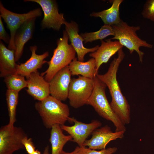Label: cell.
I'll use <instances>...</instances> for the list:
<instances>
[{"label": "cell", "instance_id": "obj_1", "mask_svg": "<svg viewBox=\"0 0 154 154\" xmlns=\"http://www.w3.org/2000/svg\"><path fill=\"white\" fill-rule=\"evenodd\" d=\"M125 56L122 48L118 52L117 58L110 64L107 72L103 74L96 75L98 78L107 86L112 97L110 103L114 112L124 125L130 121V107L126 98L121 92L117 78V74L119 65Z\"/></svg>", "mask_w": 154, "mask_h": 154}, {"label": "cell", "instance_id": "obj_2", "mask_svg": "<svg viewBox=\"0 0 154 154\" xmlns=\"http://www.w3.org/2000/svg\"><path fill=\"white\" fill-rule=\"evenodd\" d=\"M35 108L44 126L48 129L56 125H64L69 117L68 106L50 95L36 103Z\"/></svg>", "mask_w": 154, "mask_h": 154}, {"label": "cell", "instance_id": "obj_3", "mask_svg": "<svg viewBox=\"0 0 154 154\" xmlns=\"http://www.w3.org/2000/svg\"><path fill=\"white\" fill-rule=\"evenodd\" d=\"M92 93L86 104L92 106L101 117L112 122L116 127L115 131L125 132L124 125L114 112L109 103L105 93L107 87L96 76Z\"/></svg>", "mask_w": 154, "mask_h": 154}, {"label": "cell", "instance_id": "obj_4", "mask_svg": "<svg viewBox=\"0 0 154 154\" xmlns=\"http://www.w3.org/2000/svg\"><path fill=\"white\" fill-rule=\"evenodd\" d=\"M69 37L66 30L63 31L62 37L57 41V46L54 50L50 60L48 61V67L40 75L49 82L60 70L68 66L76 58V52L68 43Z\"/></svg>", "mask_w": 154, "mask_h": 154}, {"label": "cell", "instance_id": "obj_5", "mask_svg": "<svg viewBox=\"0 0 154 154\" xmlns=\"http://www.w3.org/2000/svg\"><path fill=\"white\" fill-rule=\"evenodd\" d=\"M111 26L114 35L109 39L118 40L129 50L130 54L136 51L138 55L139 61L142 62L144 54L139 50V48L143 47L151 48L153 46L138 36L136 32L140 29V27L129 26L122 20L117 24Z\"/></svg>", "mask_w": 154, "mask_h": 154}, {"label": "cell", "instance_id": "obj_6", "mask_svg": "<svg viewBox=\"0 0 154 154\" xmlns=\"http://www.w3.org/2000/svg\"><path fill=\"white\" fill-rule=\"evenodd\" d=\"M94 79L79 76L77 78L71 79L68 98L72 107L77 108L86 104L93 91Z\"/></svg>", "mask_w": 154, "mask_h": 154}, {"label": "cell", "instance_id": "obj_7", "mask_svg": "<svg viewBox=\"0 0 154 154\" xmlns=\"http://www.w3.org/2000/svg\"><path fill=\"white\" fill-rule=\"evenodd\" d=\"M27 134L21 127L9 124L0 129V154H13L25 149L23 139Z\"/></svg>", "mask_w": 154, "mask_h": 154}, {"label": "cell", "instance_id": "obj_8", "mask_svg": "<svg viewBox=\"0 0 154 154\" xmlns=\"http://www.w3.org/2000/svg\"><path fill=\"white\" fill-rule=\"evenodd\" d=\"M0 17L6 23L10 33V40L8 48L15 50L14 39L16 33L20 26L26 21L32 18L40 16L42 12L40 8H37L23 14H18L6 9L0 2Z\"/></svg>", "mask_w": 154, "mask_h": 154}, {"label": "cell", "instance_id": "obj_9", "mask_svg": "<svg viewBox=\"0 0 154 154\" xmlns=\"http://www.w3.org/2000/svg\"><path fill=\"white\" fill-rule=\"evenodd\" d=\"M24 1L35 2L41 7L44 14L41 22L43 28H52L58 31L66 21L63 14L60 13L56 2L52 0H25Z\"/></svg>", "mask_w": 154, "mask_h": 154}, {"label": "cell", "instance_id": "obj_10", "mask_svg": "<svg viewBox=\"0 0 154 154\" xmlns=\"http://www.w3.org/2000/svg\"><path fill=\"white\" fill-rule=\"evenodd\" d=\"M68 121L73 123L74 125L71 126L64 125H60L61 127L72 137V141L77 143L80 147L83 146L88 137L102 124L100 121L96 120H93L89 123H85L70 117Z\"/></svg>", "mask_w": 154, "mask_h": 154}, {"label": "cell", "instance_id": "obj_11", "mask_svg": "<svg viewBox=\"0 0 154 154\" xmlns=\"http://www.w3.org/2000/svg\"><path fill=\"white\" fill-rule=\"evenodd\" d=\"M71 76L68 66L58 72L48 82L50 96L61 101L68 98Z\"/></svg>", "mask_w": 154, "mask_h": 154}, {"label": "cell", "instance_id": "obj_12", "mask_svg": "<svg viewBox=\"0 0 154 154\" xmlns=\"http://www.w3.org/2000/svg\"><path fill=\"white\" fill-rule=\"evenodd\" d=\"M125 132L123 131L113 132L110 127L106 125L94 130L92 134L91 138L85 141L83 146L95 150L105 149L112 141L123 138Z\"/></svg>", "mask_w": 154, "mask_h": 154}, {"label": "cell", "instance_id": "obj_13", "mask_svg": "<svg viewBox=\"0 0 154 154\" xmlns=\"http://www.w3.org/2000/svg\"><path fill=\"white\" fill-rule=\"evenodd\" d=\"M26 78L27 88L26 91L34 99L41 101L50 95L48 82L38 70Z\"/></svg>", "mask_w": 154, "mask_h": 154}, {"label": "cell", "instance_id": "obj_14", "mask_svg": "<svg viewBox=\"0 0 154 154\" xmlns=\"http://www.w3.org/2000/svg\"><path fill=\"white\" fill-rule=\"evenodd\" d=\"M64 25L71 44L77 54L78 60L84 62L85 55L88 53H91L96 51L99 47V45L91 48L85 47L83 44V39L78 34L79 28L78 24L73 21L70 23L66 21Z\"/></svg>", "mask_w": 154, "mask_h": 154}, {"label": "cell", "instance_id": "obj_15", "mask_svg": "<svg viewBox=\"0 0 154 154\" xmlns=\"http://www.w3.org/2000/svg\"><path fill=\"white\" fill-rule=\"evenodd\" d=\"M97 50L89 54L90 56L95 60L97 74L101 65L107 63L112 56L123 46L117 40L113 41L109 39L105 41L102 40Z\"/></svg>", "mask_w": 154, "mask_h": 154}, {"label": "cell", "instance_id": "obj_16", "mask_svg": "<svg viewBox=\"0 0 154 154\" xmlns=\"http://www.w3.org/2000/svg\"><path fill=\"white\" fill-rule=\"evenodd\" d=\"M37 49L36 45L30 47V50L31 52L30 58L25 62L17 65L16 74L27 77L32 73L40 68L44 64L47 63L48 61L44 60L48 56V52L38 55L36 53Z\"/></svg>", "mask_w": 154, "mask_h": 154}, {"label": "cell", "instance_id": "obj_17", "mask_svg": "<svg viewBox=\"0 0 154 154\" xmlns=\"http://www.w3.org/2000/svg\"><path fill=\"white\" fill-rule=\"evenodd\" d=\"M35 19L32 18L26 21L20 26L16 33L14 39L16 62L18 61L21 56L25 44L32 38Z\"/></svg>", "mask_w": 154, "mask_h": 154}, {"label": "cell", "instance_id": "obj_18", "mask_svg": "<svg viewBox=\"0 0 154 154\" xmlns=\"http://www.w3.org/2000/svg\"><path fill=\"white\" fill-rule=\"evenodd\" d=\"M15 51L7 48L0 41V76L5 77L15 74L17 64L15 62Z\"/></svg>", "mask_w": 154, "mask_h": 154}, {"label": "cell", "instance_id": "obj_19", "mask_svg": "<svg viewBox=\"0 0 154 154\" xmlns=\"http://www.w3.org/2000/svg\"><path fill=\"white\" fill-rule=\"evenodd\" d=\"M72 75H81L94 79L97 75L95 59L91 58L86 62H81L75 58L68 66Z\"/></svg>", "mask_w": 154, "mask_h": 154}, {"label": "cell", "instance_id": "obj_20", "mask_svg": "<svg viewBox=\"0 0 154 154\" xmlns=\"http://www.w3.org/2000/svg\"><path fill=\"white\" fill-rule=\"evenodd\" d=\"M62 131L59 125L52 127L49 140L51 146V154H62L64 145L68 141H72V137L70 135H65Z\"/></svg>", "mask_w": 154, "mask_h": 154}, {"label": "cell", "instance_id": "obj_21", "mask_svg": "<svg viewBox=\"0 0 154 154\" xmlns=\"http://www.w3.org/2000/svg\"><path fill=\"white\" fill-rule=\"evenodd\" d=\"M123 0H114L112 6L109 9L99 12H93L91 16L100 17L104 24L111 25L117 24L121 19L120 17L119 7Z\"/></svg>", "mask_w": 154, "mask_h": 154}, {"label": "cell", "instance_id": "obj_22", "mask_svg": "<svg viewBox=\"0 0 154 154\" xmlns=\"http://www.w3.org/2000/svg\"><path fill=\"white\" fill-rule=\"evenodd\" d=\"M80 35L86 44L97 40H102L110 35L114 36V33L111 25L104 24L97 31L81 33Z\"/></svg>", "mask_w": 154, "mask_h": 154}, {"label": "cell", "instance_id": "obj_23", "mask_svg": "<svg viewBox=\"0 0 154 154\" xmlns=\"http://www.w3.org/2000/svg\"><path fill=\"white\" fill-rule=\"evenodd\" d=\"M6 96L9 117L8 124L13 125L16 120V110L18 103L19 92L7 89Z\"/></svg>", "mask_w": 154, "mask_h": 154}, {"label": "cell", "instance_id": "obj_24", "mask_svg": "<svg viewBox=\"0 0 154 154\" xmlns=\"http://www.w3.org/2000/svg\"><path fill=\"white\" fill-rule=\"evenodd\" d=\"M8 90L19 92L27 87V82L25 77L17 74L8 75L4 80Z\"/></svg>", "mask_w": 154, "mask_h": 154}, {"label": "cell", "instance_id": "obj_25", "mask_svg": "<svg viewBox=\"0 0 154 154\" xmlns=\"http://www.w3.org/2000/svg\"><path fill=\"white\" fill-rule=\"evenodd\" d=\"M117 149L116 147H110L98 151L85 147L78 146L76 154H113Z\"/></svg>", "mask_w": 154, "mask_h": 154}, {"label": "cell", "instance_id": "obj_26", "mask_svg": "<svg viewBox=\"0 0 154 154\" xmlns=\"http://www.w3.org/2000/svg\"><path fill=\"white\" fill-rule=\"evenodd\" d=\"M141 14L143 17L154 22V0L146 1Z\"/></svg>", "mask_w": 154, "mask_h": 154}, {"label": "cell", "instance_id": "obj_27", "mask_svg": "<svg viewBox=\"0 0 154 154\" xmlns=\"http://www.w3.org/2000/svg\"><path fill=\"white\" fill-rule=\"evenodd\" d=\"M22 143L28 154H33L36 150L32 139L28 138L27 136L23 139Z\"/></svg>", "mask_w": 154, "mask_h": 154}, {"label": "cell", "instance_id": "obj_28", "mask_svg": "<svg viewBox=\"0 0 154 154\" xmlns=\"http://www.w3.org/2000/svg\"><path fill=\"white\" fill-rule=\"evenodd\" d=\"M0 39L5 43H9L10 38L6 33L3 25L1 17H0Z\"/></svg>", "mask_w": 154, "mask_h": 154}, {"label": "cell", "instance_id": "obj_29", "mask_svg": "<svg viewBox=\"0 0 154 154\" xmlns=\"http://www.w3.org/2000/svg\"><path fill=\"white\" fill-rule=\"evenodd\" d=\"M78 149V146L76 147L74 150L71 152H66L63 151L62 154H76V151Z\"/></svg>", "mask_w": 154, "mask_h": 154}, {"label": "cell", "instance_id": "obj_30", "mask_svg": "<svg viewBox=\"0 0 154 154\" xmlns=\"http://www.w3.org/2000/svg\"><path fill=\"white\" fill-rule=\"evenodd\" d=\"M43 154H50L49 153V147L46 146L44 148Z\"/></svg>", "mask_w": 154, "mask_h": 154}, {"label": "cell", "instance_id": "obj_31", "mask_svg": "<svg viewBox=\"0 0 154 154\" xmlns=\"http://www.w3.org/2000/svg\"><path fill=\"white\" fill-rule=\"evenodd\" d=\"M33 154H41V152L38 149H36Z\"/></svg>", "mask_w": 154, "mask_h": 154}]
</instances>
